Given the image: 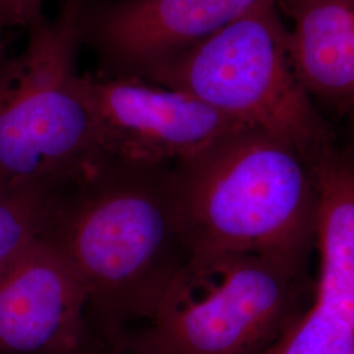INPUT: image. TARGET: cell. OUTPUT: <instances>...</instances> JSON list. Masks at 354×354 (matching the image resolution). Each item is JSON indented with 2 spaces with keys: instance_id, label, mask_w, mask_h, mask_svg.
I'll use <instances>...</instances> for the list:
<instances>
[{
  "instance_id": "cell-7",
  "label": "cell",
  "mask_w": 354,
  "mask_h": 354,
  "mask_svg": "<svg viewBox=\"0 0 354 354\" xmlns=\"http://www.w3.org/2000/svg\"><path fill=\"white\" fill-rule=\"evenodd\" d=\"M281 0H86L83 45L104 75L145 79L180 53Z\"/></svg>"
},
{
  "instance_id": "cell-11",
  "label": "cell",
  "mask_w": 354,
  "mask_h": 354,
  "mask_svg": "<svg viewBox=\"0 0 354 354\" xmlns=\"http://www.w3.org/2000/svg\"><path fill=\"white\" fill-rule=\"evenodd\" d=\"M260 354H354V323L313 301Z\"/></svg>"
},
{
  "instance_id": "cell-3",
  "label": "cell",
  "mask_w": 354,
  "mask_h": 354,
  "mask_svg": "<svg viewBox=\"0 0 354 354\" xmlns=\"http://www.w3.org/2000/svg\"><path fill=\"white\" fill-rule=\"evenodd\" d=\"M84 3L64 0L0 58V190L50 196L108 156L77 71Z\"/></svg>"
},
{
  "instance_id": "cell-13",
  "label": "cell",
  "mask_w": 354,
  "mask_h": 354,
  "mask_svg": "<svg viewBox=\"0 0 354 354\" xmlns=\"http://www.w3.org/2000/svg\"><path fill=\"white\" fill-rule=\"evenodd\" d=\"M46 19L44 0H0V58L7 54L8 39L15 32L26 33Z\"/></svg>"
},
{
  "instance_id": "cell-5",
  "label": "cell",
  "mask_w": 354,
  "mask_h": 354,
  "mask_svg": "<svg viewBox=\"0 0 354 354\" xmlns=\"http://www.w3.org/2000/svg\"><path fill=\"white\" fill-rule=\"evenodd\" d=\"M290 145L308 162L332 131L297 75L288 26L269 6L225 26L145 77Z\"/></svg>"
},
{
  "instance_id": "cell-2",
  "label": "cell",
  "mask_w": 354,
  "mask_h": 354,
  "mask_svg": "<svg viewBox=\"0 0 354 354\" xmlns=\"http://www.w3.org/2000/svg\"><path fill=\"white\" fill-rule=\"evenodd\" d=\"M190 254L257 252L307 263L317 245L308 162L261 129L230 130L172 165Z\"/></svg>"
},
{
  "instance_id": "cell-9",
  "label": "cell",
  "mask_w": 354,
  "mask_h": 354,
  "mask_svg": "<svg viewBox=\"0 0 354 354\" xmlns=\"http://www.w3.org/2000/svg\"><path fill=\"white\" fill-rule=\"evenodd\" d=\"M290 17L289 53L313 99L354 108V0H281Z\"/></svg>"
},
{
  "instance_id": "cell-8",
  "label": "cell",
  "mask_w": 354,
  "mask_h": 354,
  "mask_svg": "<svg viewBox=\"0 0 354 354\" xmlns=\"http://www.w3.org/2000/svg\"><path fill=\"white\" fill-rule=\"evenodd\" d=\"M93 333L87 291L48 241H29L0 268V354H64Z\"/></svg>"
},
{
  "instance_id": "cell-14",
  "label": "cell",
  "mask_w": 354,
  "mask_h": 354,
  "mask_svg": "<svg viewBox=\"0 0 354 354\" xmlns=\"http://www.w3.org/2000/svg\"><path fill=\"white\" fill-rule=\"evenodd\" d=\"M64 354H127L122 348H115L106 342H102L96 337H93L91 342L74 352H68Z\"/></svg>"
},
{
  "instance_id": "cell-6",
  "label": "cell",
  "mask_w": 354,
  "mask_h": 354,
  "mask_svg": "<svg viewBox=\"0 0 354 354\" xmlns=\"http://www.w3.org/2000/svg\"><path fill=\"white\" fill-rule=\"evenodd\" d=\"M102 149L121 160L175 165L245 127L185 92L137 76L82 74Z\"/></svg>"
},
{
  "instance_id": "cell-15",
  "label": "cell",
  "mask_w": 354,
  "mask_h": 354,
  "mask_svg": "<svg viewBox=\"0 0 354 354\" xmlns=\"http://www.w3.org/2000/svg\"><path fill=\"white\" fill-rule=\"evenodd\" d=\"M348 115H349V118H351V127H352V133H353L354 137V108L348 113Z\"/></svg>"
},
{
  "instance_id": "cell-1",
  "label": "cell",
  "mask_w": 354,
  "mask_h": 354,
  "mask_svg": "<svg viewBox=\"0 0 354 354\" xmlns=\"http://www.w3.org/2000/svg\"><path fill=\"white\" fill-rule=\"evenodd\" d=\"M41 239L75 270L96 339L121 348L189 260L172 165L105 156L48 200Z\"/></svg>"
},
{
  "instance_id": "cell-10",
  "label": "cell",
  "mask_w": 354,
  "mask_h": 354,
  "mask_svg": "<svg viewBox=\"0 0 354 354\" xmlns=\"http://www.w3.org/2000/svg\"><path fill=\"white\" fill-rule=\"evenodd\" d=\"M308 165L317 188L320 254L314 302L354 323V149L330 143Z\"/></svg>"
},
{
  "instance_id": "cell-12",
  "label": "cell",
  "mask_w": 354,
  "mask_h": 354,
  "mask_svg": "<svg viewBox=\"0 0 354 354\" xmlns=\"http://www.w3.org/2000/svg\"><path fill=\"white\" fill-rule=\"evenodd\" d=\"M49 197L33 190H0V268L39 235Z\"/></svg>"
},
{
  "instance_id": "cell-4",
  "label": "cell",
  "mask_w": 354,
  "mask_h": 354,
  "mask_svg": "<svg viewBox=\"0 0 354 354\" xmlns=\"http://www.w3.org/2000/svg\"><path fill=\"white\" fill-rule=\"evenodd\" d=\"M307 263L257 252L196 253L127 354H260L299 317Z\"/></svg>"
}]
</instances>
